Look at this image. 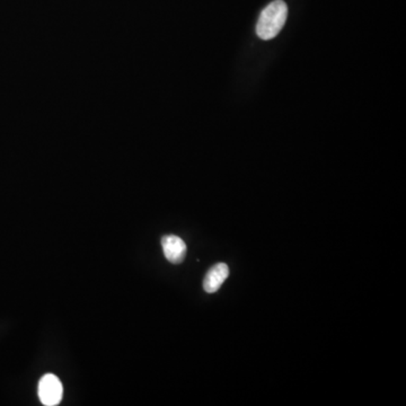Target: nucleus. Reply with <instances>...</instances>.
I'll return each mask as SVG.
<instances>
[{
	"mask_svg": "<svg viewBox=\"0 0 406 406\" xmlns=\"http://www.w3.org/2000/svg\"><path fill=\"white\" fill-rule=\"evenodd\" d=\"M229 276V268L226 263H218L216 266H212L207 272L204 279H203V289L208 293H214L222 287Z\"/></svg>",
	"mask_w": 406,
	"mask_h": 406,
	"instance_id": "nucleus-4",
	"label": "nucleus"
},
{
	"mask_svg": "<svg viewBox=\"0 0 406 406\" xmlns=\"http://www.w3.org/2000/svg\"><path fill=\"white\" fill-rule=\"evenodd\" d=\"M162 251L166 259L174 264L183 262L187 255V245L179 236L166 235L162 239Z\"/></svg>",
	"mask_w": 406,
	"mask_h": 406,
	"instance_id": "nucleus-3",
	"label": "nucleus"
},
{
	"mask_svg": "<svg viewBox=\"0 0 406 406\" xmlns=\"http://www.w3.org/2000/svg\"><path fill=\"white\" fill-rule=\"evenodd\" d=\"M287 17V4L283 0H274L261 13L256 24L257 36L262 40L276 38L286 24Z\"/></svg>",
	"mask_w": 406,
	"mask_h": 406,
	"instance_id": "nucleus-1",
	"label": "nucleus"
},
{
	"mask_svg": "<svg viewBox=\"0 0 406 406\" xmlns=\"http://www.w3.org/2000/svg\"><path fill=\"white\" fill-rule=\"evenodd\" d=\"M38 390L41 403L43 405L56 406L63 400V384L56 375H44L38 382Z\"/></svg>",
	"mask_w": 406,
	"mask_h": 406,
	"instance_id": "nucleus-2",
	"label": "nucleus"
}]
</instances>
